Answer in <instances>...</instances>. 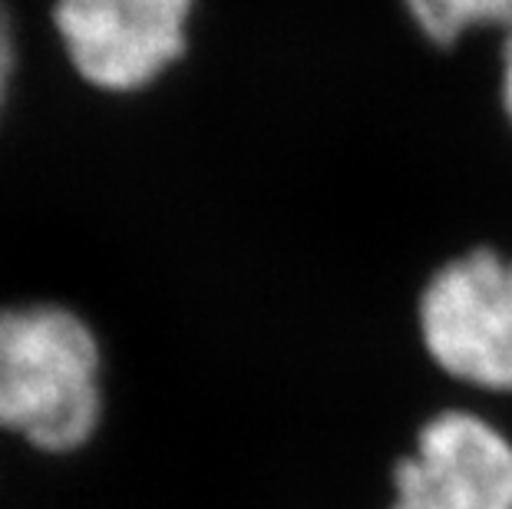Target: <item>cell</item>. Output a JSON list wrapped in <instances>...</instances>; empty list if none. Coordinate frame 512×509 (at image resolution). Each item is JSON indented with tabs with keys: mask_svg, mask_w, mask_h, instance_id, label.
<instances>
[{
	"mask_svg": "<svg viewBox=\"0 0 512 509\" xmlns=\"http://www.w3.org/2000/svg\"><path fill=\"white\" fill-rule=\"evenodd\" d=\"M103 420V348L57 301L0 305V427L43 453H73Z\"/></svg>",
	"mask_w": 512,
	"mask_h": 509,
	"instance_id": "cell-1",
	"label": "cell"
},
{
	"mask_svg": "<svg viewBox=\"0 0 512 509\" xmlns=\"http://www.w3.org/2000/svg\"><path fill=\"white\" fill-rule=\"evenodd\" d=\"M417 334L446 377L512 394V258L483 245L443 262L420 288Z\"/></svg>",
	"mask_w": 512,
	"mask_h": 509,
	"instance_id": "cell-2",
	"label": "cell"
},
{
	"mask_svg": "<svg viewBox=\"0 0 512 509\" xmlns=\"http://www.w3.org/2000/svg\"><path fill=\"white\" fill-rule=\"evenodd\" d=\"M192 10L195 0H53L50 24L76 77L126 96L185 57Z\"/></svg>",
	"mask_w": 512,
	"mask_h": 509,
	"instance_id": "cell-3",
	"label": "cell"
},
{
	"mask_svg": "<svg viewBox=\"0 0 512 509\" xmlns=\"http://www.w3.org/2000/svg\"><path fill=\"white\" fill-rule=\"evenodd\" d=\"M390 483V509H512V437L476 410H440Z\"/></svg>",
	"mask_w": 512,
	"mask_h": 509,
	"instance_id": "cell-4",
	"label": "cell"
},
{
	"mask_svg": "<svg viewBox=\"0 0 512 509\" xmlns=\"http://www.w3.org/2000/svg\"><path fill=\"white\" fill-rule=\"evenodd\" d=\"M413 27L433 47H456L470 30L499 27L512 34V0H400Z\"/></svg>",
	"mask_w": 512,
	"mask_h": 509,
	"instance_id": "cell-5",
	"label": "cell"
},
{
	"mask_svg": "<svg viewBox=\"0 0 512 509\" xmlns=\"http://www.w3.org/2000/svg\"><path fill=\"white\" fill-rule=\"evenodd\" d=\"M17 67H20V47H17V24L10 7L0 0V119H4L10 96H14L17 83Z\"/></svg>",
	"mask_w": 512,
	"mask_h": 509,
	"instance_id": "cell-6",
	"label": "cell"
},
{
	"mask_svg": "<svg viewBox=\"0 0 512 509\" xmlns=\"http://www.w3.org/2000/svg\"><path fill=\"white\" fill-rule=\"evenodd\" d=\"M499 100H503V113L512 126V34L503 43V70H499Z\"/></svg>",
	"mask_w": 512,
	"mask_h": 509,
	"instance_id": "cell-7",
	"label": "cell"
}]
</instances>
